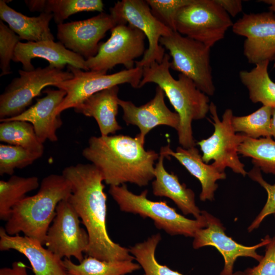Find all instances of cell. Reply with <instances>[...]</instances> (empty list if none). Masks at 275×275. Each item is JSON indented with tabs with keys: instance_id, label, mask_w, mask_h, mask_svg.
Listing matches in <instances>:
<instances>
[{
	"instance_id": "7a4b0ae2",
	"label": "cell",
	"mask_w": 275,
	"mask_h": 275,
	"mask_svg": "<svg viewBox=\"0 0 275 275\" xmlns=\"http://www.w3.org/2000/svg\"><path fill=\"white\" fill-rule=\"evenodd\" d=\"M82 155L99 170L106 184L129 182L140 187L154 178V162L159 157L154 150H146L138 135L123 134L92 136Z\"/></svg>"
},
{
	"instance_id": "3957f363",
	"label": "cell",
	"mask_w": 275,
	"mask_h": 275,
	"mask_svg": "<svg viewBox=\"0 0 275 275\" xmlns=\"http://www.w3.org/2000/svg\"><path fill=\"white\" fill-rule=\"evenodd\" d=\"M170 58L166 53L160 63L155 62L143 68L139 88L148 83H154L163 90L179 117L177 130L178 142L182 147L188 149L196 144L192 122L205 118L209 112V98L187 76L181 73L177 79L172 76L170 71Z\"/></svg>"
},
{
	"instance_id": "cb8c5ba5",
	"label": "cell",
	"mask_w": 275,
	"mask_h": 275,
	"mask_svg": "<svg viewBox=\"0 0 275 275\" xmlns=\"http://www.w3.org/2000/svg\"><path fill=\"white\" fill-rule=\"evenodd\" d=\"M0 17L21 40L27 42L54 40L49 28V22L53 18L51 13H41L38 16L29 17L9 7L6 1L1 0Z\"/></svg>"
},
{
	"instance_id": "1f68e13d",
	"label": "cell",
	"mask_w": 275,
	"mask_h": 275,
	"mask_svg": "<svg viewBox=\"0 0 275 275\" xmlns=\"http://www.w3.org/2000/svg\"><path fill=\"white\" fill-rule=\"evenodd\" d=\"M271 107L262 105L248 115L233 116L232 126L236 132H241L252 139L271 137Z\"/></svg>"
},
{
	"instance_id": "74e56055",
	"label": "cell",
	"mask_w": 275,
	"mask_h": 275,
	"mask_svg": "<svg viewBox=\"0 0 275 275\" xmlns=\"http://www.w3.org/2000/svg\"><path fill=\"white\" fill-rule=\"evenodd\" d=\"M230 16H236L242 10V1L240 0H214Z\"/></svg>"
},
{
	"instance_id": "d4e9b609",
	"label": "cell",
	"mask_w": 275,
	"mask_h": 275,
	"mask_svg": "<svg viewBox=\"0 0 275 275\" xmlns=\"http://www.w3.org/2000/svg\"><path fill=\"white\" fill-rule=\"evenodd\" d=\"M24 2L31 12L51 13L57 25L75 13L85 11L102 13L104 9L101 0H27Z\"/></svg>"
},
{
	"instance_id": "9c48e42d",
	"label": "cell",
	"mask_w": 275,
	"mask_h": 275,
	"mask_svg": "<svg viewBox=\"0 0 275 275\" xmlns=\"http://www.w3.org/2000/svg\"><path fill=\"white\" fill-rule=\"evenodd\" d=\"M18 73L19 77L13 78L0 96V120L21 114L46 87L54 86L73 77L70 71L49 65L32 71L19 70Z\"/></svg>"
},
{
	"instance_id": "8fae6325",
	"label": "cell",
	"mask_w": 275,
	"mask_h": 275,
	"mask_svg": "<svg viewBox=\"0 0 275 275\" xmlns=\"http://www.w3.org/2000/svg\"><path fill=\"white\" fill-rule=\"evenodd\" d=\"M110 14L117 25L128 24L141 31L148 41V47L142 59L135 61V66L144 68L153 62L160 63L166 54L159 43L162 37L173 32L152 14L146 1L122 0L109 9Z\"/></svg>"
},
{
	"instance_id": "8992f818",
	"label": "cell",
	"mask_w": 275,
	"mask_h": 275,
	"mask_svg": "<svg viewBox=\"0 0 275 275\" xmlns=\"http://www.w3.org/2000/svg\"><path fill=\"white\" fill-rule=\"evenodd\" d=\"M160 44L172 58L170 68L191 79L207 96L215 91L210 62V48L177 32L162 37Z\"/></svg>"
},
{
	"instance_id": "e575fe53",
	"label": "cell",
	"mask_w": 275,
	"mask_h": 275,
	"mask_svg": "<svg viewBox=\"0 0 275 275\" xmlns=\"http://www.w3.org/2000/svg\"><path fill=\"white\" fill-rule=\"evenodd\" d=\"M19 37L2 20H0V68L1 76L11 73L10 62L12 60Z\"/></svg>"
},
{
	"instance_id": "44dd1931",
	"label": "cell",
	"mask_w": 275,
	"mask_h": 275,
	"mask_svg": "<svg viewBox=\"0 0 275 275\" xmlns=\"http://www.w3.org/2000/svg\"><path fill=\"white\" fill-rule=\"evenodd\" d=\"M160 151L166 158L170 159L172 156L176 158L191 175L198 179L202 186L200 195L201 201L214 199V193L218 187L216 181L226 179L225 172L220 171L212 164L205 163L195 146L188 149L178 146L174 151L170 145H168L162 147Z\"/></svg>"
},
{
	"instance_id": "484cf974",
	"label": "cell",
	"mask_w": 275,
	"mask_h": 275,
	"mask_svg": "<svg viewBox=\"0 0 275 275\" xmlns=\"http://www.w3.org/2000/svg\"><path fill=\"white\" fill-rule=\"evenodd\" d=\"M269 61L261 62L250 71L241 70L239 77L249 92L253 103L275 108V82L270 78L268 67Z\"/></svg>"
},
{
	"instance_id": "f1b7e54d",
	"label": "cell",
	"mask_w": 275,
	"mask_h": 275,
	"mask_svg": "<svg viewBox=\"0 0 275 275\" xmlns=\"http://www.w3.org/2000/svg\"><path fill=\"white\" fill-rule=\"evenodd\" d=\"M0 141L8 145L22 147L42 156L44 147L37 138L32 124L24 121H2Z\"/></svg>"
},
{
	"instance_id": "ffe728a7",
	"label": "cell",
	"mask_w": 275,
	"mask_h": 275,
	"mask_svg": "<svg viewBox=\"0 0 275 275\" xmlns=\"http://www.w3.org/2000/svg\"><path fill=\"white\" fill-rule=\"evenodd\" d=\"M42 245L26 236L10 235L4 227L0 228V250H14L23 254L30 262L34 275H67L62 259Z\"/></svg>"
},
{
	"instance_id": "ee69618b",
	"label": "cell",
	"mask_w": 275,
	"mask_h": 275,
	"mask_svg": "<svg viewBox=\"0 0 275 275\" xmlns=\"http://www.w3.org/2000/svg\"><path fill=\"white\" fill-rule=\"evenodd\" d=\"M67 275H72V274H69V273H67Z\"/></svg>"
},
{
	"instance_id": "52a82bcc",
	"label": "cell",
	"mask_w": 275,
	"mask_h": 275,
	"mask_svg": "<svg viewBox=\"0 0 275 275\" xmlns=\"http://www.w3.org/2000/svg\"><path fill=\"white\" fill-rule=\"evenodd\" d=\"M233 24L214 0H193L178 11L175 18L176 32L209 48L222 40Z\"/></svg>"
},
{
	"instance_id": "603a6c76",
	"label": "cell",
	"mask_w": 275,
	"mask_h": 275,
	"mask_svg": "<svg viewBox=\"0 0 275 275\" xmlns=\"http://www.w3.org/2000/svg\"><path fill=\"white\" fill-rule=\"evenodd\" d=\"M118 86L97 92L74 108L76 113L93 118L101 136L115 134L122 127L117 120L118 113Z\"/></svg>"
},
{
	"instance_id": "5b68a950",
	"label": "cell",
	"mask_w": 275,
	"mask_h": 275,
	"mask_svg": "<svg viewBox=\"0 0 275 275\" xmlns=\"http://www.w3.org/2000/svg\"><path fill=\"white\" fill-rule=\"evenodd\" d=\"M108 193L119 205L120 210L139 214L152 219L156 227L171 235H181L194 237L196 232L207 226L205 216L190 219L179 214L167 201H153L147 198L148 190L135 194L125 184L110 186Z\"/></svg>"
},
{
	"instance_id": "60d3db41",
	"label": "cell",
	"mask_w": 275,
	"mask_h": 275,
	"mask_svg": "<svg viewBox=\"0 0 275 275\" xmlns=\"http://www.w3.org/2000/svg\"><path fill=\"white\" fill-rule=\"evenodd\" d=\"M260 2L267 4L269 6V11L272 12L275 16V0H262Z\"/></svg>"
},
{
	"instance_id": "7c38bea8",
	"label": "cell",
	"mask_w": 275,
	"mask_h": 275,
	"mask_svg": "<svg viewBox=\"0 0 275 275\" xmlns=\"http://www.w3.org/2000/svg\"><path fill=\"white\" fill-rule=\"evenodd\" d=\"M146 37L140 30L128 24H119L111 30L110 37L101 43L97 54L86 60L91 71H105L117 65L133 68L135 59L143 56Z\"/></svg>"
},
{
	"instance_id": "7bdbcfd3",
	"label": "cell",
	"mask_w": 275,
	"mask_h": 275,
	"mask_svg": "<svg viewBox=\"0 0 275 275\" xmlns=\"http://www.w3.org/2000/svg\"><path fill=\"white\" fill-rule=\"evenodd\" d=\"M274 62L273 68L275 69V59L274 60Z\"/></svg>"
},
{
	"instance_id": "ba28073f",
	"label": "cell",
	"mask_w": 275,
	"mask_h": 275,
	"mask_svg": "<svg viewBox=\"0 0 275 275\" xmlns=\"http://www.w3.org/2000/svg\"><path fill=\"white\" fill-rule=\"evenodd\" d=\"M209 112L213 122L214 131L206 139L197 143L202 152V158L206 163L213 160L212 164L221 172L226 168L242 176L248 175L244 164L241 162L238 156V149L243 142L245 134L236 133L232 124L233 117L231 108H227L222 119L218 118L216 105L210 103Z\"/></svg>"
},
{
	"instance_id": "4316f807",
	"label": "cell",
	"mask_w": 275,
	"mask_h": 275,
	"mask_svg": "<svg viewBox=\"0 0 275 275\" xmlns=\"http://www.w3.org/2000/svg\"><path fill=\"white\" fill-rule=\"evenodd\" d=\"M62 263L67 272L72 275H126L140 268L132 261H104L88 256L76 264L65 258Z\"/></svg>"
},
{
	"instance_id": "836d02e7",
	"label": "cell",
	"mask_w": 275,
	"mask_h": 275,
	"mask_svg": "<svg viewBox=\"0 0 275 275\" xmlns=\"http://www.w3.org/2000/svg\"><path fill=\"white\" fill-rule=\"evenodd\" d=\"M193 0H146L153 15L161 23L175 31V18L178 11ZM176 32V31H175Z\"/></svg>"
},
{
	"instance_id": "d6a6232c",
	"label": "cell",
	"mask_w": 275,
	"mask_h": 275,
	"mask_svg": "<svg viewBox=\"0 0 275 275\" xmlns=\"http://www.w3.org/2000/svg\"><path fill=\"white\" fill-rule=\"evenodd\" d=\"M42 156L22 147L0 145V175H12L16 169H22Z\"/></svg>"
},
{
	"instance_id": "8d00e7d4",
	"label": "cell",
	"mask_w": 275,
	"mask_h": 275,
	"mask_svg": "<svg viewBox=\"0 0 275 275\" xmlns=\"http://www.w3.org/2000/svg\"><path fill=\"white\" fill-rule=\"evenodd\" d=\"M257 265L243 271L245 275H275V234L266 245L265 254Z\"/></svg>"
},
{
	"instance_id": "277c9868",
	"label": "cell",
	"mask_w": 275,
	"mask_h": 275,
	"mask_svg": "<svg viewBox=\"0 0 275 275\" xmlns=\"http://www.w3.org/2000/svg\"><path fill=\"white\" fill-rule=\"evenodd\" d=\"M71 193V183L62 174L44 177L36 194L25 197L14 206L5 226L6 232L10 235L22 232L44 244L57 205Z\"/></svg>"
},
{
	"instance_id": "4dcf8cb0",
	"label": "cell",
	"mask_w": 275,
	"mask_h": 275,
	"mask_svg": "<svg viewBox=\"0 0 275 275\" xmlns=\"http://www.w3.org/2000/svg\"><path fill=\"white\" fill-rule=\"evenodd\" d=\"M161 239L160 234H154L143 242L129 249L130 253L143 269L144 275H183L159 264L155 258V250Z\"/></svg>"
},
{
	"instance_id": "5bb4252c",
	"label": "cell",
	"mask_w": 275,
	"mask_h": 275,
	"mask_svg": "<svg viewBox=\"0 0 275 275\" xmlns=\"http://www.w3.org/2000/svg\"><path fill=\"white\" fill-rule=\"evenodd\" d=\"M235 34L244 37L243 54L257 64L275 59V16L270 11L245 13L232 26Z\"/></svg>"
},
{
	"instance_id": "2e32d148",
	"label": "cell",
	"mask_w": 275,
	"mask_h": 275,
	"mask_svg": "<svg viewBox=\"0 0 275 275\" xmlns=\"http://www.w3.org/2000/svg\"><path fill=\"white\" fill-rule=\"evenodd\" d=\"M116 25L111 15L103 12L85 20L57 25V37L67 49L87 60L97 54L100 41Z\"/></svg>"
},
{
	"instance_id": "83f0119b",
	"label": "cell",
	"mask_w": 275,
	"mask_h": 275,
	"mask_svg": "<svg viewBox=\"0 0 275 275\" xmlns=\"http://www.w3.org/2000/svg\"><path fill=\"white\" fill-rule=\"evenodd\" d=\"M39 186L38 177L12 175L7 180L0 181V219L6 222L11 217L13 208L25 195Z\"/></svg>"
},
{
	"instance_id": "e0dca14e",
	"label": "cell",
	"mask_w": 275,
	"mask_h": 275,
	"mask_svg": "<svg viewBox=\"0 0 275 275\" xmlns=\"http://www.w3.org/2000/svg\"><path fill=\"white\" fill-rule=\"evenodd\" d=\"M164 97V92L157 86L154 98L141 106H136L130 101L118 100L123 112V119L127 125L139 128L140 133L137 135L144 144L146 135L156 126L166 125L178 129L179 115L167 107Z\"/></svg>"
},
{
	"instance_id": "ab89813d",
	"label": "cell",
	"mask_w": 275,
	"mask_h": 275,
	"mask_svg": "<svg viewBox=\"0 0 275 275\" xmlns=\"http://www.w3.org/2000/svg\"><path fill=\"white\" fill-rule=\"evenodd\" d=\"M270 130L271 138L275 140V108H272Z\"/></svg>"
},
{
	"instance_id": "f35d334b",
	"label": "cell",
	"mask_w": 275,
	"mask_h": 275,
	"mask_svg": "<svg viewBox=\"0 0 275 275\" xmlns=\"http://www.w3.org/2000/svg\"><path fill=\"white\" fill-rule=\"evenodd\" d=\"M0 275H28L25 266L21 262H14L12 267H4L0 269Z\"/></svg>"
},
{
	"instance_id": "f546056e",
	"label": "cell",
	"mask_w": 275,
	"mask_h": 275,
	"mask_svg": "<svg viewBox=\"0 0 275 275\" xmlns=\"http://www.w3.org/2000/svg\"><path fill=\"white\" fill-rule=\"evenodd\" d=\"M238 154L252 159L254 167L266 174L275 175V140L271 137L252 139L245 135Z\"/></svg>"
},
{
	"instance_id": "4fadbf2b",
	"label": "cell",
	"mask_w": 275,
	"mask_h": 275,
	"mask_svg": "<svg viewBox=\"0 0 275 275\" xmlns=\"http://www.w3.org/2000/svg\"><path fill=\"white\" fill-rule=\"evenodd\" d=\"M79 217L68 199L59 202L45 239L47 249L62 259L74 257L80 262L89 242L88 234L80 226Z\"/></svg>"
},
{
	"instance_id": "30bf717a",
	"label": "cell",
	"mask_w": 275,
	"mask_h": 275,
	"mask_svg": "<svg viewBox=\"0 0 275 275\" xmlns=\"http://www.w3.org/2000/svg\"><path fill=\"white\" fill-rule=\"evenodd\" d=\"M67 67L73 77L54 86L66 92L57 110L58 114L74 108L93 94L114 86L128 84L133 88H139L143 72V68L136 66L111 74L105 71H85L71 65Z\"/></svg>"
},
{
	"instance_id": "6da1fadb",
	"label": "cell",
	"mask_w": 275,
	"mask_h": 275,
	"mask_svg": "<svg viewBox=\"0 0 275 275\" xmlns=\"http://www.w3.org/2000/svg\"><path fill=\"white\" fill-rule=\"evenodd\" d=\"M71 183L68 200L86 228L89 242L85 252L104 261H132L129 249L114 242L106 226V199L103 176L92 163L66 167L62 174Z\"/></svg>"
},
{
	"instance_id": "f6af8a7d",
	"label": "cell",
	"mask_w": 275,
	"mask_h": 275,
	"mask_svg": "<svg viewBox=\"0 0 275 275\" xmlns=\"http://www.w3.org/2000/svg\"><path fill=\"white\" fill-rule=\"evenodd\" d=\"M273 215H274V218H275V213Z\"/></svg>"
},
{
	"instance_id": "7402d4cb",
	"label": "cell",
	"mask_w": 275,
	"mask_h": 275,
	"mask_svg": "<svg viewBox=\"0 0 275 275\" xmlns=\"http://www.w3.org/2000/svg\"><path fill=\"white\" fill-rule=\"evenodd\" d=\"M164 158V154L160 151L154 168L155 179L152 183L153 195L170 199L184 214H191L196 218H200L202 211L196 205L194 192L184 183H181L176 174L166 170L163 165Z\"/></svg>"
},
{
	"instance_id": "d6986e66",
	"label": "cell",
	"mask_w": 275,
	"mask_h": 275,
	"mask_svg": "<svg viewBox=\"0 0 275 275\" xmlns=\"http://www.w3.org/2000/svg\"><path fill=\"white\" fill-rule=\"evenodd\" d=\"M47 60L52 67L63 70L71 65L85 71H89L86 60L81 56L67 49L62 43L54 40L38 42H19L15 48L12 61L21 64L22 70L35 69L32 64L34 58Z\"/></svg>"
},
{
	"instance_id": "b9f144b4",
	"label": "cell",
	"mask_w": 275,
	"mask_h": 275,
	"mask_svg": "<svg viewBox=\"0 0 275 275\" xmlns=\"http://www.w3.org/2000/svg\"><path fill=\"white\" fill-rule=\"evenodd\" d=\"M233 275H245L243 271H238L233 273Z\"/></svg>"
},
{
	"instance_id": "d590c367",
	"label": "cell",
	"mask_w": 275,
	"mask_h": 275,
	"mask_svg": "<svg viewBox=\"0 0 275 275\" xmlns=\"http://www.w3.org/2000/svg\"><path fill=\"white\" fill-rule=\"evenodd\" d=\"M248 175L253 181L259 184L267 194L264 206L248 228V232H251L257 229L267 216L275 213V182L271 184L266 181L263 178L261 171L256 167H254L248 173Z\"/></svg>"
},
{
	"instance_id": "ac0fdd59",
	"label": "cell",
	"mask_w": 275,
	"mask_h": 275,
	"mask_svg": "<svg viewBox=\"0 0 275 275\" xmlns=\"http://www.w3.org/2000/svg\"><path fill=\"white\" fill-rule=\"evenodd\" d=\"M43 92L45 96L38 99L34 105L21 114L0 121L19 120L30 123L39 140L43 144L46 140L52 142L58 141L57 132L63 122L57 110L66 95V92L62 89H50Z\"/></svg>"
},
{
	"instance_id": "9a60e30c",
	"label": "cell",
	"mask_w": 275,
	"mask_h": 275,
	"mask_svg": "<svg viewBox=\"0 0 275 275\" xmlns=\"http://www.w3.org/2000/svg\"><path fill=\"white\" fill-rule=\"evenodd\" d=\"M202 212L206 217L207 226L196 232L193 246L195 249L209 245L215 247L224 260L220 275H233L234 264L238 257H250L258 262L262 259L263 256L258 254L257 250L271 241L269 235H266L260 242L253 246L243 245L225 234V228L219 219L206 211Z\"/></svg>"
}]
</instances>
